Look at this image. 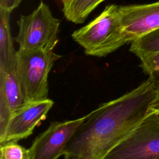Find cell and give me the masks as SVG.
Segmentation results:
<instances>
[{
  "instance_id": "obj_12",
  "label": "cell",
  "mask_w": 159,
  "mask_h": 159,
  "mask_svg": "<svg viewBox=\"0 0 159 159\" xmlns=\"http://www.w3.org/2000/svg\"><path fill=\"white\" fill-rule=\"evenodd\" d=\"M129 50L140 61L159 52V29L130 42Z\"/></svg>"
},
{
  "instance_id": "obj_4",
  "label": "cell",
  "mask_w": 159,
  "mask_h": 159,
  "mask_svg": "<svg viewBox=\"0 0 159 159\" xmlns=\"http://www.w3.org/2000/svg\"><path fill=\"white\" fill-rule=\"evenodd\" d=\"M17 24L19 31L14 40L19 49L53 50L58 42L60 20L43 1L30 14L20 16Z\"/></svg>"
},
{
  "instance_id": "obj_14",
  "label": "cell",
  "mask_w": 159,
  "mask_h": 159,
  "mask_svg": "<svg viewBox=\"0 0 159 159\" xmlns=\"http://www.w3.org/2000/svg\"><path fill=\"white\" fill-rule=\"evenodd\" d=\"M140 67L153 82L157 90L159 89V52L140 61Z\"/></svg>"
},
{
  "instance_id": "obj_8",
  "label": "cell",
  "mask_w": 159,
  "mask_h": 159,
  "mask_svg": "<svg viewBox=\"0 0 159 159\" xmlns=\"http://www.w3.org/2000/svg\"><path fill=\"white\" fill-rule=\"evenodd\" d=\"M119 11L127 43L159 29V0L149 4L119 6Z\"/></svg>"
},
{
  "instance_id": "obj_1",
  "label": "cell",
  "mask_w": 159,
  "mask_h": 159,
  "mask_svg": "<svg viewBox=\"0 0 159 159\" xmlns=\"http://www.w3.org/2000/svg\"><path fill=\"white\" fill-rule=\"evenodd\" d=\"M157 89L148 79L88 114L63 152L64 159H103L152 112Z\"/></svg>"
},
{
  "instance_id": "obj_16",
  "label": "cell",
  "mask_w": 159,
  "mask_h": 159,
  "mask_svg": "<svg viewBox=\"0 0 159 159\" xmlns=\"http://www.w3.org/2000/svg\"><path fill=\"white\" fill-rule=\"evenodd\" d=\"M151 110L154 112H159V89L157 90V94L151 106Z\"/></svg>"
},
{
  "instance_id": "obj_10",
  "label": "cell",
  "mask_w": 159,
  "mask_h": 159,
  "mask_svg": "<svg viewBox=\"0 0 159 159\" xmlns=\"http://www.w3.org/2000/svg\"><path fill=\"white\" fill-rule=\"evenodd\" d=\"M10 14L0 9V71L16 68V53L11 33Z\"/></svg>"
},
{
  "instance_id": "obj_7",
  "label": "cell",
  "mask_w": 159,
  "mask_h": 159,
  "mask_svg": "<svg viewBox=\"0 0 159 159\" xmlns=\"http://www.w3.org/2000/svg\"><path fill=\"white\" fill-rule=\"evenodd\" d=\"M54 104L49 99L27 102L14 111L11 115L3 134L0 136V143L16 141L30 135L35 127L46 118V116Z\"/></svg>"
},
{
  "instance_id": "obj_9",
  "label": "cell",
  "mask_w": 159,
  "mask_h": 159,
  "mask_svg": "<svg viewBox=\"0 0 159 159\" xmlns=\"http://www.w3.org/2000/svg\"><path fill=\"white\" fill-rule=\"evenodd\" d=\"M26 102L16 68L0 71V136L5 131L11 114Z\"/></svg>"
},
{
  "instance_id": "obj_13",
  "label": "cell",
  "mask_w": 159,
  "mask_h": 159,
  "mask_svg": "<svg viewBox=\"0 0 159 159\" xmlns=\"http://www.w3.org/2000/svg\"><path fill=\"white\" fill-rule=\"evenodd\" d=\"M0 159H30L29 148L16 141L0 143Z\"/></svg>"
},
{
  "instance_id": "obj_11",
  "label": "cell",
  "mask_w": 159,
  "mask_h": 159,
  "mask_svg": "<svg viewBox=\"0 0 159 159\" xmlns=\"http://www.w3.org/2000/svg\"><path fill=\"white\" fill-rule=\"evenodd\" d=\"M105 0H61L62 11L66 19L83 24L88 16Z\"/></svg>"
},
{
  "instance_id": "obj_5",
  "label": "cell",
  "mask_w": 159,
  "mask_h": 159,
  "mask_svg": "<svg viewBox=\"0 0 159 159\" xmlns=\"http://www.w3.org/2000/svg\"><path fill=\"white\" fill-rule=\"evenodd\" d=\"M103 159H159V112L149 113Z\"/></svg>"
},
{
  "instance_id": "obj_3",
  "label": "cell",
  "mask_w": 159,
  "mask_h": 159,
  "mask_svg": "<svg viewBox=\"0 0 159 159\" xmlns=\"http://www.w3.org/2000/svg\"><path fill=\"white\" fill-rule=\"evenodd\" d=\"M61 57L53 50L17 51L16 72L27 102L48 98V76L55 62Z\"/></svg>"
},
{
  "instance_id": "obj_15",
  "label": "cell",
  "mask_w": 159,
  "mask_h": 159,
  "mask_svg": "<svg viewBox=\"0 0 159 159\" xmlns=\"http://www.w3.org/2000/svg\"><path fill=\"white\" fill-rule=\"evenodd\" d=\"M21 1L22 0H0V9L11 13Z\"/></svg>"
},
{
  "instance_id": "obj_2",
  "label": "cell",
  "mask_w": 159,
  "mask_h": 159,
  "mask_svg": "<svg viewBox=\"0 0 159 159\" xmlns=\"http://www.w3.org/2000/svg\"><path fill=\"white\" fill-rule=\"evenodd\" d=\"M87 55L103 57L127 43L124 35L119 6L107 5L91 22L72 34Z\"/></svg>"
},
{
  "instance_id": "obj_6",
  "label": "cell",
  "mask_w": 159,
  "mask_h": 159,
  "mask_svg": "<svg viewBox=\"0 0 159 159\" xmlns=\"http://www.w3.org/2000/svg\"><path fill=\"white\" fill-rule=\"evenodd\" d=\"M88 114L74 120L52 122L29 148L30 159H57Z\"/></svg>"
}]
</instances>
